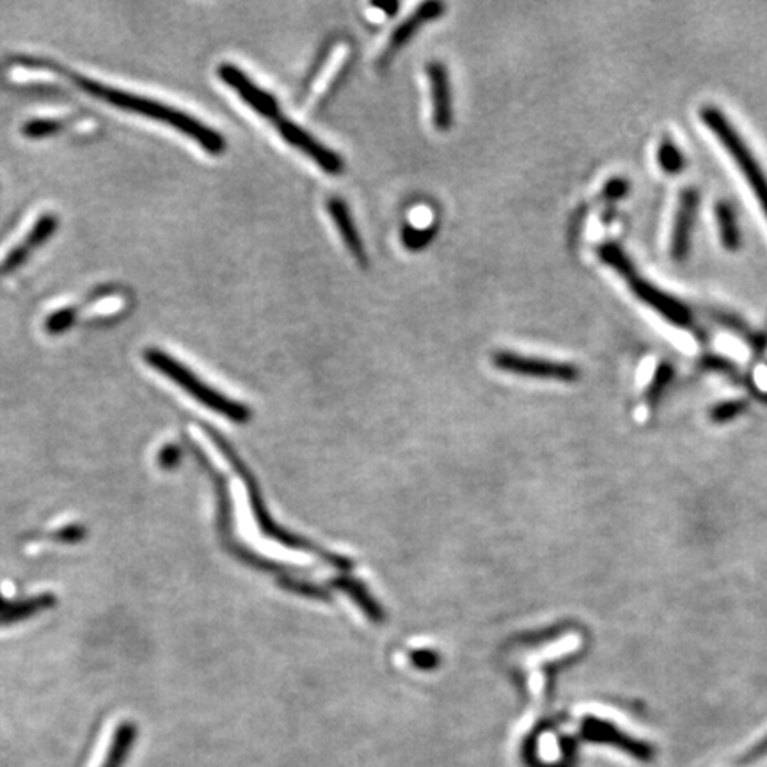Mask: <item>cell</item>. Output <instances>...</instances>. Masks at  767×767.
<instances>
[{
    "label": "cell",
    "mask_w": 767,
    "mask_h": 767,
    "mask_svg": "<svg viewBox=\"0 0 767 767\" xmlns=\"http://www.w3.org/2000/svg\"><path fill=\"white\" fill-rule=\"evenodd\" d=\"M277 132H280V136L283 137L290 146H294L298 151H303L306 157L312 158L313 162H315L322 171L330 175V177H338V175L344 172V158L339 157L333 149L327 148V146L321 145L312 134H307L303 127H298L294 122L281 118L280 122H277Z\"/></svg>",
    "instance_id": "obj_8"
},
{
    "label": "cell",
    "mask_w": 767,
    "mask_h": 767,
    "mask_svg": "<svg viewBox=\"0 0 767 767\" xmlns=\"http://www.w3.org/2000/svg\"><path fill=\"white\" fill-rule=\"evenodd\" d=\"M492 363L500 370L508 374L526 375V377H537V379H555L570 382L579 377L576 366L567 363L546 361V359H535V357H523L514 353H496L492 356Z\"/></svg>",
    "instance_id": "obj_7"
},
{
    "label": "cell",
    "mask_w": 767,
    "mask_h": 767,
    "mask_svg": "<svg viewBox=\"0 0 767 767\" xmlns=\"http://www.w3.org/2000/svg\"><path fill=\"white\" fill-rule=\"evenodd\" d=\"M438 233V228L430 227L424 230H418L414 227H406L402 231L403 245L409 251H421L432 242L433 237Z\"/></svg>",
    "instance_id": "obj_20"
},
{
    "label": "cell",
    "mask_w": 767,
    "mask_h": 767,
    "mask_svg": "<svg viewBox=\"0 0 767 767\" xmlns=\"http://www.w3.org/2000/svg\"><path fill=\"white\" fill-rule=\"evenodd\" d=\"M599 258L606 265L611 266L620 277H623L632 294L637 295L641 303L652 307L666 321L679 325V327L693 325V313H691L690 307L672 295L664 294L663 290L650 285L649 281L643 280L632 265L628 254L623 253L619 245L613 244V242L600 245Z\"/></svg>",
    "instance_id": "obj_2"
},
{
    "label": "cell",
    "mask_w": 767,
    "mask_h": 767,
    "mask_svg": "<svg viewBox=\"0 0 767 767\" xmlns=\"http://www.w3.org/2000/svg\"><path fill=\"white\" fill-rule=\"evenodd\" d=\"M430 95H432L433 125L439 132H448L453 125L452 91L443 63H430Z\"/></svg>",
    "instance_id": "obj_10"
},
{
    "label": "cell",
    "mask_w": 767,
    "mask_h": 767,
    "mask_svg": "<svg viewBox=\"0 0 767 767\" xmlns=\"http://www.w3.org/2000/svg\"><path fill=\"white\" fill-rule=\"evenodd\" d=\"M411 661L418 669L432 670L438 666L439 658L430 650H418V652L411 655Z\"/></svg>",
    "instance_id": "obj_26"
},
{
    "label": "cell",
    "mask_w": 767,
    "mask_h": 767,
    "mask_svg": "<svg viewBox=\"0 0 767 767\" xmlns=\"http://www.w3.org/2000/svg\"><path fill=\"white\" fill-rule=\"evenodd\" d=\"M698 204V190L693 187L682 190L679 196L677 216L673 222L672 245H670V253L677 263L684 262L690 253L691 233L695 227Z\"/></svg>",
    "instance_id": "obj_9"
},
{
    "label": "cell",
    "mask_w": 767,
    "mask_h": 767,
    "mask_svg": "<svg viewBox=\"0 0 767 767\" xmlns=\"http://www.w3.org/2000/svg\"><path fill=\"white\" fill-rule=\"evenodd\" d=\"M764 752H767V739L755 748V755H763Z\"/></svg>",
    "instance_id": "obj_29"
},
{
    "label": "cell",
    "mask_w": 767,
    "mask_h": 767,
    "mask_svg": "<svg viewBox=\"0 0 767 767\" xmlns=\"http://www.w3.org/2000/svg\"><path fill=\"white\" fill-rule=\"evenodd\" d=\"M146 361L154 366L155 370L166 375L168 379L175 380L181 389H186L190 397L196 398L199 403H203L208 409H212L217 414L224 416L228 420L235 423H245L251 418V411L242 403L233 402L230 398L219 393L216 389L208 388L203 380L198 379L187 366L180 365L177 359H172L168 354L157 348H151L146 353Z\"/></svg>",
    "instance_id": "obj_3"
},
{
    "label": "cell",
    "mask_w": 767,
    "mask_h": 767,
    "mask_svg": "<svg viewBox=\"0 0 767 767\" xmlns=\"http://www.w3.org/2000/svg\"><path fill=\"white\" fill-rule=\"evenodd\" d=\"M629 183L622 178H613V180L608 181L602 190V196L610 201H617V199L623 198L628 195Z\"/></svg>",
    "instance_id": "obj_24"
},
{
    "label": "cell",
    "mask_w": 767,
    "mask_h": 767,
    "mask_svg": "<svg viewBox=\"0 0 767 767\" xmlns=\"http://www.w3.org/2000/svg\"><path fill=\"white\" fill-rule=\"evenodd\" d=\"M137 728L132 722H123L108 745L104 763L99 767H122L125 758L130 754L132 746L136 743Z\"/></svg>",
    "instance_id": "obj_15"
},
{
    "label": "cell",
    "mask_w": 767,
    "mask_h": 767,
    "mask_svg": "<svg viewBox=\"0 0 767 767\" xmlns=\"http://www.w3.org/2000/svg\"><path fill=\"white\" fill-rule=\"evenodd\" d=\"M582 734H585L587 739L608 743V745H613L614 748L623 749V752H628L629 755H634V757H650L649 746L641 745L638 740L626 736V734L611 727L608 723L599 722V719H588V722L585 723V727H582Z\"/></svg>",
    "instance_id": "obj_13"
},
{
    "label": "cell",
    "mask_w": 767,
    "mask_h": 767,
    "mask_svg": "<svg viewBox=\"0 0 767 767\" xmlns=\"http://www.w3.org/2000/svg\"><path fill=\"white\" fill-rule=\"evenodd\" d=\"M73 318H75L73 309H63V312L50 316L49 321H46V329L52 335L63 333L64 329H69L70 325H72Z\"/></svg>",
    "instance_id": "obj_21"
},
{
    "label": "cell",
    "mask_w": 767,
    "mask_h": 767,
    "mask_svg": "<svg viewBox=\"0 0 767 767\" xmlns=\"http://www.w3.org/2000/svg\"><path fill=\"white\" fill-rule=\"evenodd\" d=\"M327 210H329L330 219L335 222V227L338 228V233L344 239L348 251L353 253V256L361 265H368L365 244H363L361 235L357 231L356 222H354L353 213L348 210L347 203H345L344 199L330 198L327 201Z\"/></svg>",
    "instance_id": "obj_12"
},
{
    "label": "cell",
    "mask_w": 767,
    "mask_h": 767,
    "mask_svg": "<svg viewBox=\"0 0 767 767\" xmlns=\"http://www.w3.org/2000/svg\"><path fill=\"white\" fill-rule=\"evenodd\" d=\"M219 77L227 86L235 91L240 99L253 108L254 113L260 114L262 118L271 119V122H280L281 111L276 96L256 86L242 70L237 69L235 64H221L219 66Z\"/></svg>",
    "instance_id": "obj_6"
},
{
    "label": "cell",
    "mask_w": 767,
    "mask_h": 767,
    "mask_svg": "<svg viewBox=\"0 0 767 767\" xmlns=\"http://www.w3.org/2000/svg\"><path fill=\"white\" fill-rule=\"evenodd\" d=\"M55 602L57 600L52 593H41V596L23 600H8L0 596V626L31 619L40 611L49 610L55 606Z\"/></svg>",
    "instance_id": "obj_14"
},
{
    "label": "cell",
    "mask_w": 767,
    "mask_h": 767,
    "mask_svg": "<svg viewBox=\"0 0 767 767\" xmlns=\"http://www.w3.org/2000/svg\"><path fill=\"white\" fill-rule=\"evenodd\" d=\"M78 84L90 95L105 99L108 104L116 105L119 108H127L132 113L143 114V116H148V118L171 125L177 130L183 132L190 139H195L208 154L221 155L227 149V140L219 132L207 127L198 119L190 118V116L181 113V111H177V108L157 104V102L143 98V96L132 95V93H125V91L111 90V87L104 86V84L87 81V78H78Z\"/></svg>",
    "instance_id": "obj_1"
},
{
    "label": "cell",
    "mask_w": 767,
    "mask_h": 767,
    "mask_svg": "<svg viewBox=\"0 0 767 767\" xmlns=\"http://www.w3.org/2000/svg\"><path fill=\"white\" fill-rule=\"evenodd\" d=\"M208 435L216 441L217 448L221 450L222 455L227 456L228 462L233 465V470L239 473L240 479L244 480L245 488H248L249 502H251V508H253L254 517H256L258 526L265 533L266 537L274 538V540L281 542L288 547H295V549H307V551H316V547L313 546L312 542L303 540V538L294 537L290 535L285 529H281L274 521L271 519V515L266 512L265 503H263L262 494H260V488H258L256 482H254V476L251 471L248 470V465L240 461V456L237 455L235 450L228 444V441L219 435V433L213 432V430L208 429Z\"/></svg>",
    "instance_id": "obj_5"
},
{
    "label": "cell",
    "mask_w": 767,
    "mask_h": 767,
    "mask_svg": "<svg viewBox=\"0 0 767 767\" xmlns=\"http://www.w3.org/2000/svg\"><path fill=\"white\" fill-rule=\"evenodd\" d=\"M180 448L175 446V444H168V446H164L160 453H158V464H160V467H164V470H172V467L180 462Z\"/></svg>",
    "instance_id": "obj_25"
},
{
    "label": "cell",
    "mask_w": 767,
    "mask_h": 767,
    "mask_svg": "<svg viewBox=\"0 0 767 767\" xmlns=\"http://www.w3.org/2000/svg\"><path fill=\"white\" fill-rule=\"evenodd\" d=\"M444 4L443 2H424L421 4L414 13L409 17V19L403 20L400 25H398L397 31L393 32V36L389 40L388 49L382 54V60H380V66H386L389 61L393 60V55L397 54L398 50H402L403 46L409 43L412 36H416V32L420 31L421 25L424 23L432 22V20H438L439 17H443Z\"/></svg>",
    "instance_id": "obj_11"
},
{
    "label": "cell",
    "mask_w": 767,
    "mask_h": 767,
    "mask_svg": "<svg viewBox=\"0 0 767 767\" xmlns=\"http://www.w3.org/2000/svg\"><path fill=\"white\" fill-rule=\"evenodd\" d=\"M658 162L666 175H679L684 169V155L672 140H664L658 149Z\"/></svg>",
    "instance_id": "obj_19"
},
{
    "label": "cell",
    "mask_w": 767,
    "mask_h": 767,
    "mask_svg": "<svg viewBox=\"0 0 767 767\" xmlns=\"http://www.w3.org/2000/svg\"><path fill=\"white\" fill-rule=\"evenodd\" d=\"M55 230V219L52 216H45L43 219H40V222H38L36 227H34V230H32L31 237H29L28 240H25V244L20 245L17 251H13V253L8 256V260H6L4 271H11V269H14V266H19L20 263L25 260V258L29 256V253H31L32 249L38 248V245L43 244L46 239H49L52 233H54Z\"/></svg>",
    "instance_id": "obj_16"
},
{
    "label": "cell",
    "mask_w": 767,
    "mask_h": 767,
    "mask_svg": "<svg viewBox=\"0 0 767 767\" xmlns=\"http://www.w3.org/2000/svg\"><path fill=\"white\" fill-rule=\"evenodd\" d=\"M700 118L705 123V127L713 132L714 137L722 143L723 148L731 154L732 160L737 164V168L743 172V177L748 181L749 189L757 196L758 204L763 208L764 216L767 217V177L760 168L755 155L749 151L745 139L739 132L734 128L727 116L716 107L702 108Z\"/></svg>",
    "instance_id": "obj_4"
},
{
    "label": "cell",
    "mask_w": 767,
    "mask_h": 767,
    "mask_svg": "<svg viewBox=\"0 0 767 767\" xmlns=\"http://www.w3.org/2000/svg\"><path fill=\"white\" fill-rule=\"evenodd\" d=\"M740 411V406L739 403L732 402V403H725V406L718 407L716 411H714V418L716 420H728L731 416L737 414V412Z\"/></svg>",
    "instance_id": "obj_27"
},
{
    "label": "cell",
    "mask_w": 767,
    "mask_h": 767,
    "mask_svg": "<svg viewBox=\"0 0 767 767\" xmlns=\"http://www.w3.org/2000/svg\"><path fill=\"white\" fill-rule=\"evenodd\" d=\"M335 587L347 591L348 596L356 600L359 608H361V610L365 611L370 619L377 620V622L384 619V613L382 610H380L379 605L371 599L370 593L366 591V588L363 587L361 582L353 581V579L348 578H339L336 579Z\"/></svg>",
    "instance_id": "obj_18"
},
{
    "label": "cell",
    "mask_w": 767,
    "mask_h": 767,
    "mask_svg": "<svg viewBox=\"0 0 767 767\" xmlns=\"http://www.w3.org/2000/svg\"><path fill=\"white\" fill-rule=\"evenodd\" d=\"M87 529L81 524H73V526H66V528L61 529V532L54 533L52 538L55 542H66V544H72V542H81L82 538L86 537Z\"/></svg>",
    "instance_id": "obj_22"
},
{
    "label": "cell",
    "mask_w": 767,
    "mask_h": 767,
    "mask_svg": "<svg viewBox=\"0 0 767 767\" xmlns=\"http://www.w3.org/2000/svg\"><path fill=\"white\" fill-rule=\"evenodd\" d=\"M60 127V123L55 122H32L23 127V134L29 137H45Z\"/></svg>",
    "instance_id": "obj_23"
},
{
    "label": "cell",
    "mask_w": 767,
    "mask_h": 767,
    "mask_svg": "<svg viewBox=\"0 0 767 767\" xmlns=\"http://www.w3.org/2000/svg\"><path fill=\"white\" fill-rule=\"evenodd\" d=\"M716 222H718L719 239L727 251H737L740 248V230L737 222V213L727 201L716 204Z\"/></svg>",
    "instance_id": "obj_17"
},
{
    "label": "cell",
    "mask_w": 767,
    "mask_h": 767,
    "mask_svg": "<svg viewBox=\"0 0 767 767\" xmlns=\"http://www.w3.org/2000/svg\"><path fill=\"white\" fill-rule=\"evenodd\" d=\"M374 8L382 11L384 14H388V17H395L398 10H400V4L398 2H389V4H374Z\"/></svg>",
    "instance_id": "obj_28"
}]
</instances>
